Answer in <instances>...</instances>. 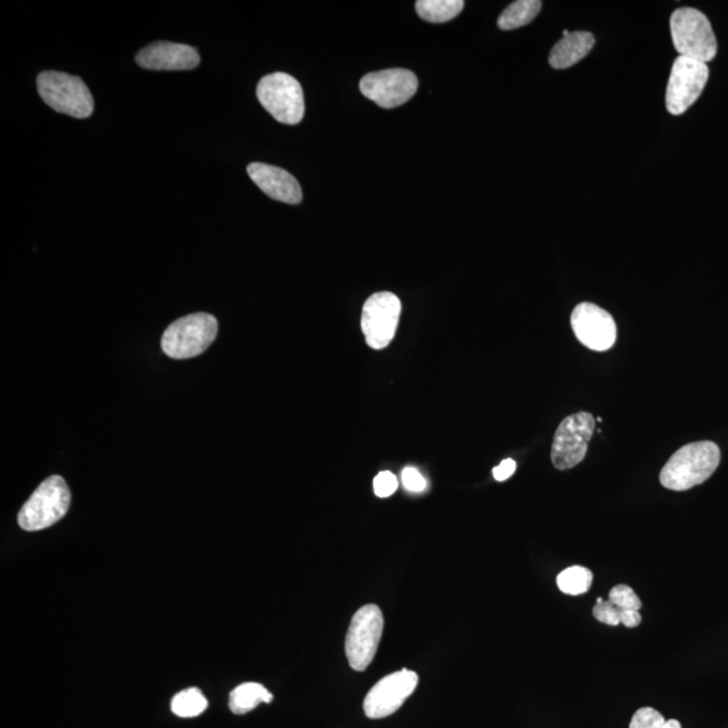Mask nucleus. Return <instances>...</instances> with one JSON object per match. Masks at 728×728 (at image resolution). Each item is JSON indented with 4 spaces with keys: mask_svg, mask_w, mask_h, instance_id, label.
<instances>
[{
    "mask_svg": "<svg viewBox=\"0 0 728 728\" xmlns=\"http://www.w3.org/2000/svg\"><path fill=\"white\" fill-rule=\"evenodd\" d=\"M719 463L720 449L715 443H691L668 460L660 473V482L668 490H690L708 481Z\"/></svg>",
    "mask_w": 728,
    "mask_h": 728,
    "instance_id": "obj_1",
    "label": "nucleus"
},
{
    "mask_svg": "<svg viewBox=\"0 0 728 728\" xmlns=\"http://www.w3.org/2000/svg\"><path fill=\"white\" fill-rule=\"evenodd\" d=\"M671 34L674 49L680 57L707 64L718 52L712 23L696 9L682 8L671 16Z\"/></svg>",
    "mask_w": 728,
    "mask_h": 728,
    "instance_id": "obj_2",
    "label": "nucleus"
},
{
    "mask_svg": "<svg viewBox=\"0 0 728 728\" xmlns=\"http://www.w3.org/2000/svg\"><path fill=\"white\" fill-rule=\"evenodd\" d=\"M70 500L72 496L64 478H47L21 508L18 524L27 531L51 528L68 513Z\"/></svg>",
    "mask_w": 728,
    "mask_h": 728,
    "instance_id": "obj_3",
    "label": "nucleus"
},
{
    "mask_svg": "<svg viewBox=\"0 0 728 728\" xmlns=\"http://www.w3.org/2000/svg\"><path fill=\"white\" fill-rule=\"evenodd\" d=\"M37 88L44 102L60 114L77 120L92 115V93L80 77L46 70L38 75Z\"/></svg>",
    "mask_w": 728,
    "mask_h": 728,
    "instance_id": "obj_4",
    "label": "nucleus"
},
{
    "mask_svg": "<svg viewBox=\"0 0 728 728\" xmlns=\"http://www.w3.org/2000/svg\"><path fill=\"white\" fill-rule=\"evenodd\" d=\"M217 320L210 313H193L176 320L163 336V349L173 359L198 357L216 339Z\"/></svg>",
    "mask_w": 728,
    "mask_h": 728,
    "instance_id": "obj_5",
    "label": "nucleus"
},
{
    "mask_svg": "<svg viewBox=\"0 0 728 728\" xmlns=\"http://www.w3.org/2000/svg\"><path fill=\"white\" fill-rule=\"evenodd\" d=\"M259 103L276 121L299 124L305 114L303 87L288 74L265 76L257 87Z\"/></svg>",
    "mask_w": 728,
    "mask_h": 728,
    "instance_id": "obj_6",
    "label": "nucleus"
},
{
    "mask_svg": "<svg viewBox=\"0 0 728 728\" xmlns=\"http://www.w3.org/2000/svg\"><path fill=\"white\" fill-rule=\"evenodd\" d=\"M383 626L381 608L376 605H366L354 615L346 636V656L354 671H366L374 660Z\"/></svg>",
    "mask_w": 728,
    "mask_h": 728,
    "instance_id": "obj_7",
    "label": "nucleus"
},
{
    "mask_svg": "<svg viewBox=\"0 0 728 728\" xmlns=\"http://www.w3.org/2000/svg\"><path fill=\"white\" fill-rule=\"evenodd\" d=\"M595 430V417L580 412L562 419L552 444V461L560 471L573 469L585 458Z\"/></svg>",
    "mask_w": 728,
    "mask_h": 728,
    "instance_id": "obj_8",
    "label": "nucleus"
},
{
    "mask_svg": "<svg viewBox=\"0 0 728 728\" xmlns=\"http://www.w3.org/2000/svg\"><path fill=\"white\" fill-rule=\"evenodd\" d=\"M709 77L707 64L677 57L673 63L667 87V110L672 115H683L706 87Z\"/></svg>",
    "mask_w": 728,
    "mask_h": 728,
    "instance_id": "obj_9",
    "label": "nucleus"
},
{
    "mask_svg": "<svg viewBox=\"0 0 728 728\" xmlns=\"http://www.w3.org/2000/svg\"><path fill=\"white\" fill-rule=\"evenodd\" d=\"M400 316L401 301L395 294H372L363 305L360 320L367 345L374 349L387 348L394 339Z\"/></svg>",
    "mask_w": 728,
    "mask_h": 728,
    "instance_id": "obj_10",
    "label": "nucleus"
},
{
    "mask_svg": "<svg viewBox=\"0 0 728 728\" xmlns=\"http://www.w3.org/2000/svg\"><path fill=\"white\" fill-rule=\"evenodd\" d=\"M417 90V76L407 69L380 70L360 80V91L382 109H395L410 102Z\"/></svg>",
    "mask_w": 728,
    "mask_h": 728,
    "instance_id": "obj_11",
    "label": "nucleus"
},
{
    "mask_svg": "<svg viewBox=\"0 0 728 728\" xmlns=\"http://www.w3.org/2000/svg\"><path fill=\"white\" fill-rule=\"evenodd\" d=\"M417 685L418 674L410 669H402L381 679L365 698L363 709L367 718L382 719L395 714L413 695Z\"/></svg>",
    "mask_w": 728,
    "mask_h": 728,
    "instance_id": "obj_12",
    "label": "nucleus"
},
{
    "mask_svg": "<svg viewBox=\"0 0 728 728\" xmlns=\"http://www.w3.org/2000/svg\"><path fill=\"white\" fill-rule=\"evenodd\" d=\"M571 325L578 340L592 351H608L617 340L614 317L595 304H579L572 312Z\"/></svg>",
    "mask_w": 728,
    "mask_h": 728,
    "instance_id": "obj_13",
    "label": "nucleus"
},
{
    "mask_svg": "<svg viewBox=\"0 0 728 728\" xmlns=\"http://www.w3.org/2000/svg\"><path fill=\"white\" fill-rule=\"evenodd\" d=\"M135 60L142 68L150 70H188L199 67L201 61L194 47L173 43L146 46Z\"/></svg>",
    "mask_w": 728,
    "mask_h": 728,
    "instance_id": "obj_14",
    "label": "nucleus"
},
{
    "mask_svg": "<svg viewBox=\"0 0 728 728\" xmlns=\"http://www.w3.org/2000/svg\"><path fill=\"white\" fill-rule=\"evenodd\" d=\"M247 173L260 191L273 200L287 204H300L303 200L299 181L285 169L254 163L248 165Z\"/></svg>",
    "mask_w": 728,
    "mask_h": 728,
    "instance_id": "obj_15",
    "label": "nucleus"
},
{
    "mask_svg": "<svg viewBox=\"0 0 728 728\" xmlns=\"http://www.w3.org/2000/svg\"><path fill=\"white\" fill-rule=\"evenodd\" d=\"M595 45V37L590 32H572L562 37L550 51L549 64L555 69H567L582 61Z\"/></svg>",
    "mask_w": 728,
    "mask_h": 728,
    "instance_id": "obj_16",
    "label": "nucleus"
},
{
    "mask_svg": "<svg viewBox=\"0 0 728 728\" xmlns=\"http://www.w3.org/2000/svg\"><path fill=\"white\" fill-rule=\"evenodd\" d=\"M273 695L262 684L245 683L231 692L229 709L236 715H245L257 708L260 703L270 704Z\"/></svg>",
    "mask_w": 728,
    "mask_h": 728,
    "instance_id": "obj_17",
    "label": "nucleus"
},
{
    "mask_svg": "<svg viewBox=\"0 0 728 728\" xmlns=\"http://www.w3.org/2000/svg\"><path fill=\"white\" fill-rule=\"evenodd\" d=\"M542 2L540 0H518L503 11L499 20V27L501 31H514L535 20L540 13Z\"/></svg>",
    "mask_w": 728,
    "mask_h": 728,
    "instance_id": "obj_18",
    "label": "nucleus"
},
{
    "mask_svg": "<svg viewBox=\"0 0 728 728\" xmlns=\"http://www.w3.org/2000/svg\"><path fill=\"white\" fill-rule=\"evenodd\" d=\"M463 9V0H418L416 3L418 15L430 23L452 21Z\"/></svg>",
    "mask_w": 728,
    "mask_h": 728,
    "instance_id": "obj_19",
    "label": "nucleus"
},
{
    "mask_svg": "<svg viewBox=\"0 0 728 728\" xmlns=\"http://www.w3.org/2000/svg\"><path fill=\"white\" fill-rule=\"evenodd\" d=\"M592 615H594V618L602 624L608 626H618L623 624L626 627H629V629H635V627L642 623V617L639 612L619 608L608 601L596 603L594 609H592Z\"/></svg>",
    "mask_w": 728,
    "mask_h": 728,
    "instance_id": "obj_20",
    "label": "nucleus"
},
{
    "mask_svg": "<svg viewBox=\"0 0 728 728\" xmlns=\"http://www.w3.org/2000/svg\"><path fill=\"white\" fill-rule=\"evenodd\" d=\"M594 575L587 568L573 565L558 576V587L565 595H583L591 589Z\"/></svg>",
    "mask_w": 728,
    "mask_h": 728,
    "instance_id": "obj_21",
    "label": "nucleus"
},
{
    "mask_svg": "<svg viewBox=\"0 0 728 728\" xmlns=\"http://www.w3.org/2000/svg\"><path fill=\"white\" fill-rule=\"evenodd\" d=\"M206 707L209 702L198 688L183 690L171 701V712L180 718H194L203 714Z\"/></svg>",
    "mask_w": 728,
    "mask_h": 728,
    "instance_id": "obj_22",
    "label": "nucleus"
},
{
    "mask_svg": "<svg viewBox=\"0 0 728 728\" xmlns=\"http://www.w3.org/2000/svg\"><path fill=\"white\" fill-rule=\"evenodd\" d=\"M629 728H682L676 719L667 720L654 708L643 707L632 715Z\"/></svg>",
    "mask_w": 728,
    "mask_h": 728,
    "instance_id": "obj_23",
    "label": "nucleus"
},
{
    "mask_svg": "<svg viewBox=\"0 0 728 728\" xmlns=\"http://www.w3.org/2000/svg\"><path fill=\"white\" fill-rule=\"evenodd\" d=\"M608 602L619 608L632 609V612H639L642 607V602L639 600L636 591L626 584L615 585V587L609 591Z\"/></svg>",
    "mask_w": 728,
    "mask_h": 728,
    "instance_id": "obj_24",
    "label": "nucleus"
},
{
    "mask_svg": "<svg viewBox=\"0 0 728 728\" xmlns=\"http://www.w3.org/2000/svg\"><path fill=\"white\" fill-rule=\"evenodd\" d=\"M372 484H374L376 495L380 499H389L399 489V481H396L394 473L390 471L378 473Z\"/></svg>",
    "mask_w": 728,
    "mask_h": 728,
    "instance_id": "obj_25",
    "label": "nucleus"
},
{
    "mask_svg": "<svg viewBox=\"0 0 728 728\" xmlns=\"http://www.w3.org/2000/svg\"><path fill=\"white\" fill-rule=\"evenodd\" d=\"M402 483L404 488L411 493H423L426 490V479L413 467H407L402 471Z\"/></svg>",
    "mask_w": 728,
    "mask_h": 728,
    "instance_id": "obj_26",
    "label": "nucleus"
},
{
    "mask_svg": "<svg viewBox=\"0 0 728 728\" xmlns=\"http://www.w3.org/2000/svg\"><path fill=\"white\" fill-rule=\"evenodd\" d=\"M517 470V463L513 459L503 460L499 467L493 470L495 481L505 482Z\"/></svg>",
    "mask_w": 728,
    "mask_h": 728,
    "instance_id": "obj_27",
    "label": "nucleus"
}]
</instances>
